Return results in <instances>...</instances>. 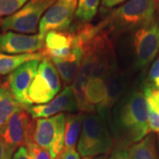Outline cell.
<instances>
[{"mask_svg": "<svg viewBox=\"0 0 159 159\" xmlns=\"http://www.w3.org/2000/svg\"><path fill=\"white\" fill-rule=\"evenodd\" d=\"M148 80L149 88L159 90V57L154 61L149 69Z\"/></svg>", "mask_w": 159, "mask_h": 159, "instance_id": "obj_24", "label": "cell"}, {"mask_svg": "<svg viewBox=\"0 0 159 159\" xmlns=\"http://www.w3.org/2000/svg\"><path fill=\"white\" fill-rule=\"evenodd\" d=\"M58 159H80V155L75 150V148H73L71 150H68L65 153L61 154Z\"/></svg>", "mask_w": 159, "mask_h": 159, "instance_id": "obj_30", "label": "cell"}, {"mask_svg": "<svg viewBox=\"0 0 159 159\" xmlns=\"http://www.w3.org/2000/svg\"><path fill=\"white\" fill-rule=\"evenodd\" d=\"M27 148L33 159H53L49 151L41 148L34 143H29L27 145Z\"/></svg>", "mask_w": 159, "mask_h": 159, "instance_id": "obj_25", "label": "cell"}, {"mask_svg": "<svg viewBox=\"0 0 159 159\" xmlns=\"http://www.w3.org/2000/svg\"><path fill=\"white\" fill-rule=\"evenodd\" d=\"M61 89L60 77L51 59L43 58L40 63L29 89L32 103L43 104L51 101Z\"/></svg>", "mask_w": 159, "mask_h": 159, "instance_id": "obj_7", "label": "cell"}, {"mask_svg": "<svg viewBox=\"0 0 159 159\" xmlns=\"http://www.w3.org/2000/svg\"><path fill=\"white\" fill-rule=\"evenodd\" d=\"M130 155L132 159H157L154 137L147 135L134 144L130 148Z\"/></svg>", "mask_w": 159, "mask_h": 159, "instance_id": "obj_20", "label": "cell"}, {"mask_svg": "<svg viewBox=\"0 0 159 159\" xmlns=\"http://www.w3.org/2000/svg\"><path fill=\"white\" fill-rule=\"evenodd\" d=\"M43 58H68L83 57L82 45L74 29L71 31H51L44 38Z\"/></svg>", "mask_w": 159, "mask_h": 159, "instance_id": "obj_9", "label": "cell"}, {"mask_svg": "<svg viewBox=\"0 0 159 159\" xmlns=\"http://www.w3.org/2000/svg\"><path fill=\"white\" fill-rule=\"evenodd\" d=\"M128 44L134 57V66L146 67L159 51V21L154 20L147 26L129 32Z\"/></svg>", "mask_w": 159, "mask_h": 159, "instance_id": "obj_4", "label": "cell"}, {"mask_svg": "<svg viewBox=\"0 0 159 159\" xmlns=\"http://www.w3.org/2000/svg\"><path fill=\"white\" fill-rule=\"evenodd\" d=\"M28 107L15 99L10 90L7 80H0V128L6 125L15 112Z\"/></svg>", "mask_w": 159, "mask_h": 159, "instance_id": "obj_15", "label": "cell"}, {"mask_svg": "<svg viewBox=\"0 0 159 159\" xmlns=\"http://www.w3.org/2000/svg\"><path fill=\"white\" fill-rule=\"evenodd\" d=\"M43 58L42 53H31V54H19L9 55L0 53V75L10 74L15 71L23 64L32 61L41 60Z\"/></svg>", "mask_w": 159, "mask_h": 159, "instance_id": "obj_19", "label": "cell"}, {"mask_svg": "<svg viewBox=\"0 0 159 159\" xmlns=\"http://www.w3.org/2000/svg\"><path fill=\"white\" fill-rule=\"evenodd\" d=\"M100 0H79L75 16L82 22H89L96 16Z\"/></svg>", "mask_w": 159, "mask_h": 159, "instance_id": "obj_21", "label": "cell"}, {"mask_svg": "<svg viewBox=\"0 0 159 159\" xmlns=\"http://www.w3.org/2000/svg\"><path fill=\"white\" fill-rule=\"evenodd\" d=\"M12 159H33L27 147H20L15 151Z\"/></svg>", "mask_w": 159, "mask_h": 159, "instance_id": "obj_29", "label": "cell"}, {"mask_svg": "<svg viewBox=\"0 0 159 159\" xmlns=\"http://www.w3.org/2000/svg\"><path fill=\"white\" fill-rule=\"evenodd\" d=\"M81 134L78 142V153L92 157L108 153L112 148V138L108 130L105 116L99 113L83 115Z\"/></svg>", "mask_w": 159, "mask_h": 159, "instance_id": "obj_3", "label": "cell"}, {"mask_svg": "<svg viewBox=\"0 0 159 159\" xmlns=\"http://www.w3.org/2000/svg\"><path fill=\"white\" fill-rule=\"evenodd\" d=\"M44 39L39 34H29L7 31L0 34V53L9 55L31 54L43 50Z\"/></svg>", "mask_w": 159, "mask_h": 159, "instance_id": "obj_12", "label": "cell"}, {"mask_svg": "<svg viewBox=\"0 0 159 159\" xmlns=\"http://www.w3.org/2000/svg\"><path fill=\"white\" fill-rule=\"evenodd\" d=\"M82 159H90L89 157H84V158H82Z\"/></svg>", "mask_w": 159, "mask_h": 159, "instance_id": "obj_34", "label": "cell"}, {"mask_svg": "<svg viewBox=\"0 0 159 159\" xmlns=\"http://www.w3.org/2000/svg\"><path fill=\"white\" fill-rule=\"evenodd\" d=\"M27 109L15 112L6 125L0 128V136L14 149L33 143L35 122Z\"/></svg>", "mask_w": 159, "mask_h": 159, "instance_id": "obj_8", "label": "cell"}, {"mask_svg": "<svg viewBox=\"0 0 159 159\" xmlns=\"http://www.w3.org/2000/svg\"><path fill=\"white\" fill-rule=\"evenodd\" d=\"M155 2V5H156V8L159 9V0H154Z\"/></svg>", "mask_w": 159, "mask_h": 159, "instance_id": "obj_32", "label": "cell"}, {"mask_svg": "<svg viewBox=\"0 0 159 159\" xmlns=\"http://www.w3.org/2000/svg\"><path fill=\"white\" fill-rule=\"evenodd\" d=\"M56 0H29L24 6L9 17L2 20L3 31L23 34H34L39 27L42 16Z\"/></svg>", "mask_w": 159, "mask_h": 159, "instance_id": "obj_5", "label": "cell"}, {"mask_svg": "<svg viewBox=\"0 0 159 159\" xmlns=\"http://www.w3.org/2000/svg\"><path fill=\"white\" fill-rule=\"evenodd\" d=\"M29 0H0V17L11 16L22 7Z\"/></svg>", "mask_w": 159, "mask_h": 159, "instance_id": "obj_22", "label": "cell"}, {"mask_svg": "<svg viewBox=\"0 0 159 159\" xmlns=\"http://www.w3.org/2000/svg\"><path fill=\"white\" fill-rule=\"evenodd\" d=\"M116 104L111 120L115 136L127 142L142 141L149 133L148 102L144 90L133 89Z\"/></svg>", "mask_w": 159, "mask_h": 159, "instance_id": "obj_1", "label": "cell"}, {"mask_svg": "<svg viewBox=\"0 0 159 159\" xmlns=\"http://www.w3.org/2000/svg\"><path fill=\"white\" fill-rule=\"evenodd\" d=\"M63 84L66 87H71L79 74L80 67L82 61V57H68V58H51Z\"/></svg>", "mask_w": 159, "mask_h": 159, "instance_id": "obj_17", "label": "cell"}, {"mask_svg": "<svg viewBox=\"0 0 159 159\" xmlns=\"http://www.w3.org/2000/svg\"><path fill=\"white\" fill-rule=\"evenodd\" d=\"M107 97L104 106V114L121 99L126 88L125 78L118 71V68L111 71L106 76Z\"/></svg>", "mask_w": 159, "mask_h": 159, "instance_id": "obj_16", "label": "cell"}, {"mask_svg": "<svg viewBox=\"0 0 159 159\" xmlns=\"http://www.w3.org/2000/svg\"><path fill=\"white\" fill-rule=\"evenodd\" d=\"M156 10L154 0H128L100 24L110 34L127 33L153 22Z\"/></svg>", "mask_w": 159, "mask_h": 159, "instance_id": "obj_2", "label": "cell"}, {"mask_svg": "<svg viewBox=\"0 0 159 159\" xmlns=\"http://www.w3.org/2000/svg\"><path fill=\"white\" fill-rule=\"evenodd\" d=\"M15 149L6 144L3 138L0 136V159H12Z\"/></svg>", "mask_w": 159, "mask_h": 159, "instance_id": "obj_26", "label": "cell"}, {"mask_svg": "<svg viewBox=\"0 0 159 159\" xmlns=\"http://www.w3.org/2000/svg\"><path fill=\"white\" fill-rule=\"evenodd\" d=\"M40 60H32L23 64L8 75L7 83L13 97L25 106H31L29 89L36 74Z\"/></svg>", "mask_w": 159, "mask_h": 159, "instance_id": "obj_11", "label": "cell"}, {"mask_svg": "<svg viewBox=\"0 0 159 159\" xmlns=\"http://www.w3.org/2000/svg\"><path fill=\"white\" fill-rule=\"evenodd\" d=\"M106 77L94 76L86 82L83 89L84 106L82 112L89 113L97 111V113L104 114V106L107 97Z\"/></svg>", "mask_w": 159, "mask_h": 159, "instance_id": "obj_14", "label": "cell"}, {"mask_svg": "<svg viewBox=\"0 0 159 159\" xmlns=\"http://www.w3.org/2000/svg\"><path fill=\"white\" fill-rule=\"evenodd\" d=\"M125 0H102V7L111 8V7L118 6V5L125 2Z\"/></svg>", "mask_w": 159, "mask_h": 159, "instance_id": "obj_31", "label": "cell"}, {"mask_svg": "<svg viewBox=\"0 0 159 159\" xmlns=\"http://www.w3.org/2000/svg\"><path fill=\"white\" fill-rule=\"evenodd\" d=\"M1 24H2V20L0 19V26H1Z\"/></svg>", "mask_w": 159, "mask_h": 159, "instance_id": "obj_33", "label": "cell"}, {"mask_svg": "<svg viewBox=\"0 0 159 159\" xmlns=\"http://www.w3.org/2000/svg\"><path fill=\"white\" fill-rule=\"evenodd\" d=\"M27 110L33 119H45L64 111H76L79 109L72 87H66L49 102L29 106Z\"/></svg>", "mask_w": 159, "mask_h": 159, "instance_id": "obj_13", "label": "cell"}, {"mask_svg": "<svg viewBox=\"0 0 159 159\" xmlns=\"http://www.w3.org/2000/svg\"><path fill=\"white\" fill-rule=\"evenodd\" d=\"M77 0H56L39 23V35L44 39L51 31H66L75 15Z\"/></svg>", "mask_w": 159, "mask_h": 159, "instance_id": "obj_10", "label": "cell"}, {"mask_svg": "<svg viewBox=\"0 0 159 159\" xmlns=\"http://www.w3.org/2000/svg\"><path fill=\"white\" fill-rule=\"evenodd\" d=\"M65 126L64 113L39 119L35 122L33 143L49 151L53 159H58L64 148Z\"/></svg>", "mask_w": 159, "mask_h": 159, "instance_id": "obj_6", "label": "cell"}, {"mask_svg": "<svg viewBox=\"0 0 159 159\" xmlns=\"http://www.w3.org/2000/svg\"><path fill=\"white\" fill-rule=\"evenodd\" d=\"M143 90L145 93V96L151 100L155 108L159 113V90L153 89L149 88L148 86H145L143 88Z\"/></svg>", "mask_w": 159, "mask_h": 159, "instance_id": "obj_27", "label": "cell"}, {"mask_svg": "<svg viewBox=\"0 0 159 159\" xmlns=\"http://www.w3.org/2000/svg\"><path fill=\"white\" fill-rule=\"evenodd\" d=\"M158 139H159V133H158Z\"/></svg>", "mask_w": 159, "mask_h": 159, "instance_id": "obj_35", "label": "cell"}, {"mask_svg": "<svg viewBox=\"0 0 159 159\" xmlns=\"http://www.w3.org/2000/svg\"><path fill=\"white\" fill-rule=\"evenodd\" d=\"M82 121H83L82 114L66 115L65 140H64V148L61 154L75 148V143L80 133Z\"/></svg>", "mask_w": 159, "mask_h": 159, "instance_id": "obj_18", "label": "cell"}, {"mask_svg": "<svg viewBox=\"0 0 159 159\" xmlns=\"http://www.w3.org/2000/svg\"><path fill=\"white\" fill-rule=\"evenodd\" d=\"M108 159H132L130 150L126 148H117Z\"/></svg>", "mask_w": 159, "mask_h": 159, "instance_id": "obj_28", "label": "cell"}, {"mask_svg": "<svg viewBox=\"0 0 159 159\" xmlns=\"http://www.w3.org/2000/svg\"><path fill=\"white\" fill-rule=\"evenodd\" d=\"M147 98L148 111V130L149 132L159 133V113L154 106L151 100Z\"/></svg>", "mask_w": 159, "mask_h": 159, "instance_id": "obj_23", "label": "cell"}]
</instances>
